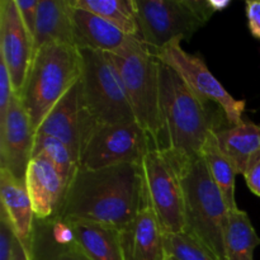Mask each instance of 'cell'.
Here are the masks:
<instances>
[{"mask_svg":"<svg viewBox=\"0 0 260 260\" xmlns=\"http://www.w3.org/2000/svg\"><path fill=\"white\" fill-rule=\"evenodd\" d=\"M185 203V233L218 260H226L225 231L231 211L208 173L202 155L179 169Z\"/></svg>","mask_w":260,"mask_h":260,"instance_id":"cell-5","label":"cell"},{"mask_svg":"<svg viewBox=\"0 0 260 260\" xmlns=\"http://www.w3.org/2000/svg\"><path fill=\"white\" fill-rule=\"evenodd\" d=\"M12 260H29V255H28L27 249L23 246V244L19 240H17L15 243V249L14 254H13Z\"/></svg>","mask_w":260,"mask_h":260,"instance_id":"cell-32","label":"cell"},{"mask_svg":"<svg viewBox=\"0 0 260 260\" xmlns=\"http://www.w3.org/2000/svg\"><path fill=\"white\" fill-rule=\"evenodd\" d=\"M215 136L239 174L244 175L249 160L260 150V126L244 121L235 126L226 124L215 131Z\"/></svg>","mask_w":260,"mask_h":260,"instance_id":"cell-21","label":"cell"},{"mask_svg":"<svg viewBox=\"0 0 260 260\" xmlns=\"http://www.w3.org/2000/svg\"><path fill=\"white\" fill-rule=\"evenodd\" d=\"M118 70L128 95L135 119L147 132L154 147L165 149L160 93V62L141 40L129 37L117 51L108 53Z\"/></svg>","mask_w":260,"mask_h":260,"instance_id":"cell-3","label":"cell"},{"mask_svg":"<svg viewBox=\"0 0 260 260\" xmlns=\"http://www.w3.org/2000/svg\"><path fill=\"white\" fill-rule=\"evenodd\" d=\"M18 238L7 213L0 208V260H12Z\"/></svg>","mask_w":260,"mask_h":260,"instance_id":"cell-27","label":"cell"},{"mask_svg":"<svg viewBox=\"0 0 260 260\" xmlns=\"http://www.w3.org/2000/svg\"><path fill=\"white\" fill-rule=\"evenodd\" d=\"M182 41V38H175L154 55L160 62L172 68L198 98L220 107L230 126L241 123L245 101L234 98L213 76L202 58L183 50Z\"/></svg>","mask_w":260,"mask_h":260,"instance_id":"cell-10","label":"cell"},{"mask_svg":"<svg viewBox=\"0 0 260 260\" xmlns=\"http://www.w3.org/2000/svg\"><path fill=\"white\" fill-rule=\"evenodd\" d=\"M259 245L260 238L248 213L239 208L231 211L225 231L226 260H254V250Z\"/></svg>","mask_w":260,"mask_h":260,"instance_id":"cell-23","label":"cell"},{"mask_svg":"<svg viewBox=\"0 0 260 260\" xmlns=\"http://www.w3.org/2000/svg\"><path fill=\"white\" fill-rule=\"evenodd\" d=\"M63 221L90 260H124L119 229L86 220Z\"/></svg>","mask_w":260,"mask_h":260,"instance_id":"cell-20","label":"cell"},{"mask_svg":"<svg viewBox=\"0 0 260 260\" xmlns=\"http://www.w3.org/2000/svg\"><path fill=\"white\" fill-rule=\"evenodd\" d=\"M50 43L75 46L70 0H40L33 36V55Z\"/></svg>","mask_w":260,"mask_h":260,"instance_id":"cell-17","label":"cell"},{"mask_svg":"<svg viewBox=\"0 0 260 260\" xmlns=\"http://www.w3.org/2000/svg\"><path fill=\"white\" fill-rule=\"evenodd\" d=\"M139 23V40L152 53L174 41L189 40L216 12L230 2L212 0H134Z\"/></svg>","mask_w":260,"mask_h":260,"instance_id":"cell-6","label":"cell"},{"mask_svg":"<svg viewBox=\"0 0 260 260\" xmlns=\"http://www.w3.org/2000/svg\"><path fill=\"white\" fill-rule=\"evenodd\" d=\"M162 122L165 149L182 168L201 156L202 147L212 131L229 124L221 108L198 98L194 91L169 66L160 65Z\"/></svg>","mask_w":260,"mask_h":260,"instance_id":"cell-2","label":"cell"},{"mask_svg":"<svg viewBox=\"0 0 260 260\" xmlns=\"http://www.w3.org/2000/svg\"><path fill=\"white\" fill-rule=\"evenodd\" d=\"M35 135L32 123L14 94L7 116L0 123V169L8 170L17 179L25 180L32 160Z\"/></svg>","mask_w":260,"mask_h":260,"instance_id":"cell-13","label":"cell"},{"mask_svg":"<svg viewBox=\"0 0 260 260\" xmlns=\"http://www.w3.org/2000/svg\"><path fill=\"white\" fill-rule=\"evenodd\" d=\"M167 260H170V259H169V258H168V259H167Z\"/></svg>","mask_w":260,"mask_h":260,"instance_id":"cell-33","label":"cell"},{"mask_svg":"<svg viewBox=\"0 0 260 260\" xmlns=\"http://www.w3.org/2000/svg\"><path fill=\"white\" fill-rule=\"evenodd\" d=\"M25 184L36 218L56 217L65 201L69 183L47 157H32L25 174Z\"/></svg>","mask_w":260,"mask_h":260,"instance_id":"cell-14","label":"cell"},{"mask_svg":"<svg viewBox=\"0 0 260 260\" xmlns=\"http://www.w3.org/2000/svg\"><path fill=\"white\" fill-rule=\"evenodd\" d=\"M147 203L141 164L95 170L79 167L56 217L93 221L122 230Z\"/></svg>","mask_w":260,"mask_h":260,"instance_id":"cell-1","label":"cell"},{"mask_svg":"<svg viewBox=\"0 0 260 260\" xmlns=\"http://www.w3.org/2000/svg\"><path fill=\"white\" fill-rule=\"evenodd\" d=\"M124 260H167L164 231L151 206L147 203L139 215L121 230Z\"/></svg>","mask_w":260,"mask_h":260,"instance_id":"cell-16","label":"cell"},{"mask_svg":"<svg viewBox=\"0 0 260 260\" xmlns=\"http://www.w3.org/2000/svg\"><path fill=\"white\" fill-rule=\"evenodd\" d=\"M149 205L164 234L185 233V203L179 168L167 150L154 149L141 162Z\"/></svg>","mask_w":260,"mask_h":260,"instance_id":"cell-8","label":"cell"},{"mask_svg":"<svg viewBox=\"0 0 260 260\" xmlns=\"http://www.w3.org/2000/svg\"><path fill=\"white\" fill-rule=\"evenodd\" d=\"M74 8L88 10L106 19L128 37L139 38L134 0H70Z\"/></svg>","mask_w":260,"mask_h":260,"instance_id":"cell-24","label":"cell"},{"mask_svg":"<svg viewBox=\"0 0 260 260\" xmlns=\"http://www.w3.org/2000/svg\"><path fill=\"white\" fill-rule=\"evenodd\" d=\"M40 155L47 157L70 184L76 170L79 169V161L73 151L63 142L53 139V137L36 136L35 135L32 157L40 156Z\"/></svg>","mask_w":260,"mask_h":260,"instance_id":"cell-25","label":"cell"},{"mask_svg":"<svg viewBox=\"0 0 260 260\" xmlns=\"http://www.w3.org/2000/svg\"><path fill=\"white\" fill-rule=\"evenodd\" d=\"M80 76L81 55L76 46L50 43L33 55L24 85L17 95L35 132Z\"/></svg>","mask_w":260,"mask_h":260,"instance_id":"cell-4","label":"cell"},{"mask_svg":"<svg viewBox=\"0 0 260 260\" xmlns=\"http://www.w3.org/2000/svg\"><path fill=\"white\" fill-rule=\"evenodd\" d=\"M29 260H90L76 243L70 226L60 217L33 221L27 246Z\"/></svg>","mask_w":260,"mask_h":260,"instance_id":"cell-15","label":"cell"},{"mask_svg":"<svg viewBox=\"0 0 260 260\" xmlns=\"http://www.w3.org/2000/svg\"><path fill=\"white\" fill-rule=\"evenodd\" d=\"M73 24L75 46L78 48H89L109 53L124 46L129 38L99 15L74 7Z\"/></svg>","mask_w":260,"mask_h":260,"instance_id":"cell-19","label":"cell"},{"mask_svg":"<svg viewBox=\"0 0 260 260\" xmlns=\"http://www.w3.org/2000/svg\"><path fill=\"white\" fill-rule=\"evenodd\" d=\"M0 57L9 70L14 93L19 94L33 58V38L15 0L0 2Z\"/></svg>","mask_w":260,"mask_h":260,"instance_id":"cell-12","label":"cell"},{"mask_svg":"<svg viewBox=\"0 0 260 260\" xmlns=\"http://www.w3.org/2000/svg\"><path fill=\"white\" fill-rule=\"evenodd\" d=\"M244 177H245L249 189L260 197V150L249 160Z\"/></svg>","mask_w":260,"mask_h":260,"instance_id":"cell-30","label":"cell"},{"mask_svg":"<svg viewBox=\"0 0 260 260\" xmlns=\"http://www.w3.org/2000/svg\"><path fill=\"white\" fill-rule=\"evenodd\" d=\"M81 99L98 124L136 122L118 70L108 53L79 48Z\"/></svg>","mask_w":260,"mask_h":260,"instance_id":"cell-7","label":"cell"},{"mask_svg":"<svg viewBox=\"0 0 260 260\" xmlns=\"http://www.w3.org/2000/svg\"><path fill=\"white\" fill-rule=\"evenodd\" d=\"M164 246L170 260H218L188 233L164 234Z\"/></svg>","mask_w":260,"mask_h":260,"instance_id":"cell-26","label":"cell"},{"mask_svg":"<svg viewBox=\"0 0 260 260\" xmlns=\"http://www.w3.org/2000/svg\"><path fill=\"white\" fill-rule=\"evenodd\" d=\"M246 17L251 35L260 40V0L246 2Z\"/></svg>","mask_w":260,"mask_h":260,"instance_id":"cell-31","label":"cell"},{"mask_svg":"<svg viewBox=\"0 0 260 260\" xmlns=\"http://www.w3.org/2000/svg\"><path fill=\"white\" fill-rule=\"evenodd\" d=\"M147 132L137 122L98 124L80 154L79 167L103 169L122 164H141L154 150Z\"/></svg>","mask_w":260,"mask_h":260,"instance_id":"cell-9","label":"cell"},{"mask_svg":"<svg viewBox=\"0 0 260 260\" xmlns=\"http://www.w3.org/2000/svg\"><path fill=\"white\" fill-rule=\"evenodd\" d=\"M201 155H202L203 160L207 165L211 178L216 183V185L220 188L229 210H236L238 206H236L235 201V180L239 173L234 162L221 150L217 139L215 136V131L208 135Z\"/></svg>","mask_w":260,"mask_h":260,"instance_id":"cell-22","label":"cell"},{"mask_svg":"<svg viewBox=\"0 0 260 260\" xmlns=\"http://www.w3.org/2000/svg\"><path fill=\"white\" fill-rule=\"evenodd\" d=\"M15 3H17L18 10H19L20 18H22L25 28H27V30L33 38L40 0H15Z\"/></svg>","mask_w":260,"mask_h":260,"instance_id":"cell-29","label":"cell"},{"mask_svg":"<svg viewBox=\"0 0 260 260\" xmlns=\"http://www.w3.org/2000/svg\"><path fill=\"white\" fill-rule=\"evenodd\" d=\"M14 94L9 70L0 57V123L4 121L5 116H7V112L9 109L10 102H12Z\"/></svg>","mask_w":260,"mask_h":260,"instance_id":"cell-28","label":"cell"},{"mask_svg":"<svg viewBox=\"0 0 260 260\" xmlns=\"http://www.w3.org/2000/svg\"><path fill=\"white\" fill-rule=\"evenodd\" d=\"M96 126L98 123L83 103L79 80L43 119L36 136L60 140L80 161L81 151Z\"/></svg>","mask_w":260,"mask_h":260,"instance_id":"cell-11","label":"cell"},{"mask_svg":"<svg viewBox=\"0 0 260 260\" xmlns=\"http://www.w3.org/2000/svg\"><path fill=\"white\" fill-rule=\"evenodd\" d=\"M2 210L9 217L17 238L24 248L29 245L35 212L25 180H19L8 170L0 169Z\"/></svg>","mask_w":260,"mask_h":260,"instance_id":"cell-18","label":"cell"}]
</instances>
